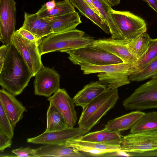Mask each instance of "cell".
Segmentation results:
<instances>
[{
    "label": "cell",
    "instance_id": "obj_1",
    "mask_svg": "<svg viewBox=\"0 0 157 157\" xmlns=\"http://www.w3.org/2000/svg\"><path fill=\"white\" fill-rule=\"evenodd\" d=\"M33 74L26 62L11 44L3 66L0 69V85L16 96L28 86Z\"/></svg>",
    "mask_w": 157,
    "mask_h": 157
},
{
    "label": "cell",
    "instance_id": "obj_2",
    "mask_svg": "<svg viewBox=\"0 0 157 157\" xmlns=\"http://www.w3.org/2000/svg\"><path fill=\"white\" fill-rule=\"evenodd\" d=\"M85 34L84 31L76 29L51 34L38 41L40 54L41 56L54 52H65L93 45L95 40Z\"/></svg>",
    "mask_w": 157,
    "mask_h": 157
},
{
    "label": "cell",
    "instance_id": "obj_3",
    "mask_svg": "<svg viewBox=\"0 0 157 157\" xmlns=\"http://www.w3.org/2000/svg\"><path fill=\"white\" fill-rule=\"evenodd\" d=\"M119 98L117 89H107L82 108L78 127L90 131L113 107Z\"/></svg>",
    "mask_w": 157,
    "mask_h": 157
},
{
    "label": "cell",
    "instance_id": "obj_4",
    "mask_svg": "<svg viewBox=\"0 0 157 157\" xmlns=\"http://www.w3.org/2000/svg\"><path fill=\"white\" fill-rule=\"evenodd\" d=\"M111 16L116 28L113 39L125 41L128 43L147 30L145 21L128 11H118L112 9Z\"/></svg>",
    "mask_w": 157,
    "mask_h": 157
},
{
    "label": "cell",
    "instance_id": "obj_5",
    "mask_svg": "<svg viewBox=\"0 0 157 157\" xmlns=\"http://www.w3.org/2000/svg\"><path fill=\"white\" fill-rule=\"evenodd\" d=\"M74 64L104 65L123 63L120 58L102 49L93 45L65 52Z\"/></svg>",
    "mask_w": 157,
    "mask_h": 157
},
{
    "label": "cell",
    "instance_id": "obj_6",
    "mask_svg": "<svg viewBox=\"0 0 157 157\" xmlns=\"http://www.w3.org/2000/svg\"><path fill=\"white\" fill-rule=\"evenodd\" d=\"M122 104L126 110L157 108V79L152 78L140 86Z\"/></svg>",
    "mask_w": 157,
    "mask_h": 157
},
{
    "label": "cell",
    "instance_id": "obj_7",
    "mask_svg": "<svg viewBox=\"0 0 157 157\" xmlns=\"http://www.w3.org/2000/svg\"><path fill=\"white\" fill-rule=\"evenodd\" d=\"M121 149L128 153H143L157 150V130L132 133L123 136Z\"/></svg>",
    "mask_w": 157,
    "mask_h": 157
},
{
    "label": "cell",
    "instance_id": "obj_8",
    "mask_svg": "<svg viewBox=\"0 0 157 157\" xmlns=\"http://www.w3.org/2000/svg\"><path fill=\"white\" fill-rule=\"evenodd\" d=\"M12 44L23 58L33 76L43 65L38 43L32 42L20 35L15 31L11 37Z\"/></svg>",
    "mask_w": 157,
    "mask_h": 157
},
{
    "label": "cell",
    "instance_id": "obj_9",
    "mask_svg": "<svg viewBox=\"0 0 157 157\" xmlns=\"http://www.w3.org/2000/svg\"><path fill=\"white\" fill-rule=\"evenodd\" d=\"M16 3L14 0H0V40L3 44L12 43L15 31Z\"/></svg>",
    "mask_w": 157,
    "mask_h": 157
},
{
    "label": "cell",
    "instance_id": "obj_10",
    "mask_svg": "<svg viewBox=\"0 0 157 157\" xmlns=\"http://www.w3.org/2000/svg\"><path fill=\"white\" fill-rule=\"evenodd\" d=\"M35 77L34 87L36 95L49 97L60 88V75L53 68L43 65Z\"/></svg>",
    "mask_w": 157,
    "mask_h": 157
},
{
    "label": "cell",
    "instance_id": "obj_11",
    "mask_svg": "<svg viewBox=\"0 0 157 157\" xmlns=\"http://www.w3.org/2000/svg\"><path fill=\"white\" fill-rule=\"evenodd\" d=\"M89 132L79 127L69 128L58 131L44 132L37 136L27 138V142L34 144L63 145L69 140L78 138Z\"/></svg>",
    "mask_w": 157,
    "mask_h": 157
},
{
    "label": "cell",
    "instance_id": "obj_12",
    "mask_svg": "<svg viewBox=\"0 0 157 157\" xmlns=\"http://www.w3.org/2000/svg\"><path fill=\"white\" fill-rule=\"evenodd\" d=\"M47 100L52 103L60 112L70 128L74 127L77 117L73 98L64 89L59 88Z\"/></svg>",
    "mask_w": 157,
    "mask_h": 157
},
{
    "label": "cell",
    "instance_id": "obj_13",
    "mask_svg": "<svg viewBox=\"0 0 157 157\" xmlns=\"http://www.w3.org/2000/svg\"><path fill=\"white\" fill-rule=\"evenodd\" d=\"M128 43L125 41L111 37L95 40L93 46L103 49L120 58L123 63L131 64L134 67L137 59L127 46Z\"/></svg>",
    "mask_w": 157,
    "mask_h": 157
},
{
    "label": "cell",
    "instance_id": "obj_14",
    "mask_svg": "<svg viewBox=\"0 0 157 157\" xmlns=\"http://www.w3.org/2000/svg\"><path fill=\"white\" fill-rule=\"evenodd\" d=\"M0 102L13 128L23 117L25 108L11 94L3 89L0 90Z\"/></svg>",
    "mask_w": 157,
    "mask_h": 157
},
{
    "label": "cell",
    "instance_id": "obj_15",
    "mask_svg": "<svg viewBox=\"0 0 157 157\" xmlns=\"http://www.w3.org/2000/svg\"><path fill=\"white\" fill-rule=\"evenodd\" d=\"M34 157H76L87 156L73 148L59 144H45L34 149Z\"/></svg>",
    "mask_w": 157,
    "mask_h": 157
},
{
    "label": "cell",
    "instance_id": "obj_16",
    "mask_svg": "<svg viewBox=\"0 0 157 157\" xmlns=\"http://www.w3.org/2000/svg\"><path fill=\"white\" fill-rule=\"evenodd\" d=\"M78 138L85 141L121 147L123 136L119 133L104 128L100 131L88 132Z\"/></svg>",
    "mask_w": 157,
    "mask_h": 157
},
{
    "label": "cell",
    "instance_id": "obj_17",
    "mask_svg": "<svg viewBox=\"0 0 157 157\" xmlns=\"http://www.w3.org/2000/svg\"><path fill=\"white\" fill-rule=\"evenodd\" d=\"M46 18L51 25L53 33L75 29L82 23L78 13L76 11L59 16Z\"/></svg>",
    "mask_w": 157,
    "mask_h": 157
},
{
    "label": "cell",
    "instance_id": "obj_18",
    "mask_svg": "<svg viewBox=\"0 0 157 157\" xmlns=\"http://www.w3.org/2000/svg\"><path fill=\"white\" fill-rule=\"evenodd\" d=\"M107 88L99 81L90 82L85 86L73 98L75 105L83 108Z\"/></svg>",
    "mask_w": 157,
    "mask_h": 157
},
{
    "label": "cell",
    "instance_id": "obj_19",
    "mask_svg": "<svg viewBox=\"0 0 157 157\" xmlns=\"http://www.w3.org/2000/svg\"><path fill=\"white\" fill-rule=\"evenodd\" d=\"M81 69L84 74L103 73L118 72L128 73L130 75L135 72L132 65L124 63L104 65H94L82 64L80 66Z\"/></svg>",
    "mask_w": 157,
    "mask_h": 157
},
{
    "label": "cell",
    "instance_id": "obj_20",
    "mask_svg": "<svg viewBox=\"0 0 157 157\" xmlns=\"http://www.w3.org/2000/svg\"><path fill=\"white\" fill-rule=\"evenodd\" d=\"M144 113L139 110L132 112L109 121L104 128L119 133L131 129Z\"/></svg>",
    "mask_w": 157,
    "mask_h": 157
},
{
    "label": "cell",
    "instance_id": "obj_21",
    "mask_svg": "<svg viewBox=\"0 0 157 157\" xmlns=\"http://www.w3.org/2000/svg\"><path fill=\"white\" fill-rule=\"evenodd\" d=\"M81 14L90 20L105 33H110L109 28L103 18L84 0H69Z\"/></svg>",
    "mask_w": 157,
    "mask_h": 157
},
{
    "label": "cell",
    "instance_id": "obj_22",
    "mask_svg": "<svg viewBox=\"0 0 157 157\" xmlns=\"http://www.w3.org/2000/svg\"><path fill=\"white\" fill-rule=\"evenodd\" d=\"M47 126L45 132L58 131L70 128L63 115L51 102L47 113Z\"/></svg>",
    "mask_w": 157,
    "mask_h": 157
},
{
    "label": "cell",
    "instance_id": "obj_23",
    "mask_svg": "<svg viewBox=\"0 0 157 157\" xmlns=\"http://www.w3.org/2000/svg\"><path fill=\"white\" fill-rule=\"evenodd\" d=\"M130 75L118 72L99 73L97 76L99 82L109 89H114L129 84L128 78Z\"/></svg>",
    "mask_w": 157,
    "mask_h": 157
},
{
    "label": "cell",
    "instance_id": "obj_24",
    "mask_svg": "<svg viewBox=\"0 0 157 157\" xmlns=\"http://www.w3.org/2000/svg\"><path fill=\"white\" fill-rule=\"evenodd\" d=\"M75 11V6L69 0H63L56 2L55 7L49 11L46 10L44 4L36 13L40 18H44L59 16Z\"/></svg>",
    "mask_w": 157,
    "mask_h": 157
},
{
    "label": "cell",
    "instance_id": "obj_25",
    "mask_svg": "<svg viewBox=\"0 0 157 157\" xmlns=\"http://www.w3.org/2000/svg\"><path fill=\"white\" fill-rule=\"evenodd\" d=\"M155 130H157V112L153 111L141 116L130 129V133Z\"/></svg>",
    "mask_w": 157,
    "mask_h": 157
},
{
    "label": "cell",
    "instance_id": "obj_26",
    "mask_svg": "<svg viewBox=\"0 0 157 157\" xmlns=\"http://www.w3.org/2000/svg\"><path fill=\"white\" fill-rule=\"evenodd\" d=\"M151 39L149 35L146 32L132 39L127 44L130 51L137 60L147 51Z\"/></svg>",
    "mask_w": 157,
    "mask_h": 157
},
{
    "label": "cell",
    "instance_id": "obj_27",
    "mask_svg": "<svg viewBox=\"0 0 157 157\" xmlns=\"http://www.w3.org/2000/svg\"><path fill=\"white\" fill-rule=\"evenodd\" d=\"M156 58L157 38H151L149 45L147 51L140 58L137 60L135 65V72L140 71L144 68Z\"/></svg>",
    "mask_w": 157,
    "mask_h": 157
},
{
    "label": "cell",
    "instance_id": "obj_28",
    "mask_svg": "<svg viewBox=\"0 0 157 157\" xmlns=\"http://www.w3.org/2000/svg\"><path fill=\"white\" fill-rule=\"evenodd\" d=\"M95 6L101 17L108 26L111 37L115 34L116 28L111 18L110 12L111 6L105 0H93Z\"/></svg>",
    "mask_w": 157,
    "mask_h": 157
},
{
    "label": "cell",
    "instance_id": "obj_29",
    "mask_svg": "<svg viewBox=\"0 0 157 157\" xmlns=\"http://www.w3.org/2000/svg\"><path fill=\"white\" fill-rule=\"evenodd\" d=\"M157 76V58L142 70L130 75V81L139 82Z\"/></svg>",
    "mask_w": 157,
    "mask_h": 157
},
{
    "label": "cell",
    "instance_id": "obj_30",
    "mask_svg": "<svg viewBox=\"0 0 157 157\" xmlns=\"http://www.w3.org/2000/svg\"><path fill=\"white\" fill-rule=\"evenodd\" d=\"M24 18L21 27L29 31L35 36L36 30L44 18H40L36 13L30 14L26 12H24Z\"/></svg>",
    "mask_w": 157,
    "mask_h": 157
},
{
    "label": "cell",
    "instance_id": "obj_31",
    "mask_svg": "<svg viewBox=\"0 0 157 157\" xmlns=\"http://www.w3.org/2000/svg\"><path fill=\"white\" fill-rule=\"evenodd\" d=\"M65 144H75L91 148L102 150L116 151L121 149V147L110 146L97 143L83 141L80 140L78 138L69 140Z\"/></svg>",
    "mask_w": 157,
    "mask_h": 157
},
{
    "label": "cell",
    "instance_id": "obj_32",
    "mask_svg": "<svg viewBox=\"0 0 157 157\" xmlns=\"http://www.w3.org/2000/svg\"><path fill=\"white\" fill-rule=\"evenodd\" d=\"M13 128L0 102V132L12 139L13 136Z\"/></svg>",
    "mask_w": 157,
    "mask_h": 157
},
{
    "label": "cell",
    "instance_id": "obj_33",
    "mask_svg": "<svg viewBox=\"0 0 157 157\" xmlns=\"http://www.w3.org/2000/svg\"><path fill=\"white\" fill-rule=\"evenodd\" d=\"M53 33L51 25L47 18H44L39 25L35 36L38 41L41 39Z\"/></svg>",
    "mask_w": 157,
    "mask_h": 157
},
{
    "label": "cell",
    "instance_id": "obj_34",
    "mask_svg": "<svg viewBox=\"0 0 157 157\" xmlns=\"http://www.w3.org/2000/svg\"><path fill=\"white\" fill-rule=\"evenodd\" d=\"M34 149L30 147H21L12 151V153L19 157H34Z\"/></svg>",
    "mask_w": 157,
    "mask_h": 157
},
{
    "label": "cell",
    "instance_id": "obj_35",
    "mask_svg": "<svg viewBox=\"0 0 157 157\" xmlns=\"http://www.w3.org/2000/svg\"><path fill=\"white\" fill-rule=\"evenodd\" d=\"M11 139L0 132V151L1 152L6 148L11 147L12 143Z\"/></svg>",
    "mask_w": 157,
    "mask_h": 157
},
{
    "label": "cell",
    "instance_id": "obj_36",
    "mask_svg": "<svg viewBox=\"0 0 157 157\" xmlns=\"http://www.w3.org/2000/svg\"><path fill=\"white\" fill-rule=\"evenodd\" d=\"M16 31L25 38L32 42L38 43L35 36L29 31L21 27Z\"/></svg>",
    "mask_w": 157,
    "mask_h": 157
},
{
    "label": "cell",
    "instance_id": "obj_37",
    "mask_svg": "<svg viewBox=\"0 0 157 157\" xmlns=\"http://www.w3.org/2000/svg\"><path fill=\"white\" fill-rule=\"evenodd\" d=\"M12 43L3 44L0 47V69L2 67L7 53Z\"/></svg>",
    "mask_w": 157,
    "mask_h": 157
},
{
    "label": "cell",
    "instance_id": "obj_38",
    "mask_svg": "<svg viewBox=\"0 0 157 157\" xmlns=\"http://www.w3.org/2000/svg\"><path fill=\"white\" fill-rule=\"evenodd\" d=\"M131 157L130 155L121 149L111 152L106 153L102 155L101 157H116V156Z\"/></svg>",
    "mask_w": 157,
    "mask_h": 157
},
{
    "label": "cell",
    "instance_id": "obj_39",
    "mask_svg": "<svg viewBox=\"0 0 157 157\" xmlns=\"http://www.w3.org/2000/svg\"><path fill=\"white\" fill-rule=\"evenodd\" d=\"M132 157H157V150L143 153H131Z\"/></svg>",
    "mask_w": 157,
    "mask_h": 157
},
{
    "label": "cell",
    "instance_id": "obj_40",
    "mask_svg": "<svg viewBox=\"0 0 157 157\" xmlns=\"http://www.w3.org/2000/svg\"><path fill=\"white\" fill-rule=\"evenodd\" d=\"M157 13V0H142Z\"/></svg>",
    "mask_w": 157,
    "mask_h": 157
},
{
    "label": "cell",
    "instance_id": "obj_41",
    "mask_svg": "<svg viewBox=\"0 0 157 157\" xmlns=\"http://www.w3.org/2000/svg\"><path fill=\"white\" fill-rule=\"evenodd\" d=\"M56 2L55 0H53L44 3L46 10L49 11L52 10L56 6Z\"/></svg>",
    "mask_w": 157,
    "mask_h": 157
},
{
    "label": "cell",
    "instance_id": "obj_42",
    "mask_svg": "<svg viewBox=\"0 0 157 157\" xmlns=\"http://www.w3.org/2000/svg\"><path fill=\"white\" fill-rule=\"evenodd\" d=\"M84 0L99 15L101 16L95 6L93 0Z\"/></svg>",
    "mask_w": 157,
    "mask_h": 157
},
{
    "label": "cell",
    "instance_id": "obj_43",
    "mask_svg": "<svg viewBox=\"0 0 157 157\" xmlns=\"http://www.w3.org/2000/svg\"><path fill=\"white\" fill-rule=\"evenodd\" d=\"M111 6H114L118 5L120 0H105Z\"/></svg>",
    "mask_w": 157,
    "mask_h": 157
},
{
    "label": "cell",
    "instance_id": "obj_44",
    "mask_svg": "<svg viewBox=\"0 0 157 157\" xmlns=\"http://www.w3.org/2000/svg\"><path fill=\"white\" fill-rule=\"evenodd\" d=\"M152 78L157 79V76Z\"/></svg>",
    "mask_w": 157,
    "mask_h": 157
}]
</instances>
